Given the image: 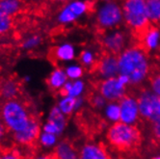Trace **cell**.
Returning <instances> with one entry per match:
<instances>
[{
    "instance_id": "1",
    "label": "cell",
    "mask_w": 160,
    "mask_h": 159,
    "mask_svg": "<svg viewBox=\"0 0 160 159\" xmlns=\"http://www.w3.org/2000/svg\"><path fill=\"white\" fill-rule=\"evenodd\" d=\"M106 140L113 152L120 159H137L141 157L143 135L135 124L116 122L108 128Z\"/></svg>"
},
{
    "instance_id": "2",
    "label": "cell",
    "mask_w": 160,
    "mask_h": 159,
    "mask_svg": "<svg viewBox=\"0 0 160 159\" xmlns=\"http://www.w3.org/2000/svg\"><path fill=\"white\" fill-rule=\"evenodd\" d=\"M119 72L128 78L129 86L142 85L150 71V55L140 48L129 45L118 58Z\"/></svg>"
},
{
    "instance_id": "3",
    "label": "cell",
    "mask_w": 160,
    "mask_h": 159,
    "mask_svg": "<svg viewBox=\"0 0 160 159\" xmlns=\"http://www.w3.org/2000/svg\"><path fill=\"white\" fill-rule=\"evenodd\" d=\"M35 116L31 111L30 105L22 97L1 102L0 120L9 134L22 130Z\"/></svg>"
},
{
    "instance_id": "4",
    "label": "cell",
    "mask_w": 160,
    "mask_h": 159,
    "mask_svg": "<svg viewBox=\"0 0 160 159\" xmlns=\"http://www.w3.org/2000/svg\"><path fill=\"white\" fill-rule=\"evenodd\" d=\"M122 17L129 31L130 43L138 41L152 24L146 15L143 0H123Z\"/></svg>"
},
{
    "instance_id": "5",
    "label": "cell",
    "mask_w": 160,
    "mask_h": 159,
    "mask_svg": "<svg viewBox=\"0 0 160 159\" xmlns=\"http://www.w3.org/2000/svg\"><path fill=\"white\" fill-rule=\"evenodd\" d=\"M90 86L109 102H118L128 91V86L119 79V77H110L105 79H95L90 81Z\"/></svg>"
},
{
    "instance_id": "6",
    "label": "cell",
    "mask_w": 160,
    "mask_h": 159,
    "mask_svg": "<svg viewBox=\"0 0 160 159\" xmlns=\"http://www.w3.org/2000/svg\"><path fill=\"white\" fill-rule=\"evenodd\" d=\"M122 12L115 3H109L102 8L97 17L95 33L97 38L105 36V33L120 25L122 20Z\"/></svg>"
},
{
    "instance_id": "7",
    "label": "cell",
    "mask_w": 160,
    "mask_h": 159,
    "mask_svg": "<svg viewBox=\"0 0 160 159\" xmlns=\"http://www.w3.org/2000/svg\"><path fill=\"white\" fill-rule=\"evenodd\" d=\"M118 58L119 57L108 51L99 49V52L97 54V58L94 59L93 64L89 67V72L91 74L103 77V79L117 77L120 74Z\"/></svg>"
},
{
    "instance_id": "8",
    "label": "cell",
    "mask_w": 160,
    "mask_h": 159,
    "mask_svg": "<svg viewBox=\"0 0 160 159\" xmlns=\"http://www.w3.org/2000/svg\"><path fill=\"white\" fill-rule=\"evenodd\" d=\"M77 119L80 128L91 138H93L95 135L101 133V131L107 126L104 119H102L97 113L87 109H82L81 111H79L77 114Z\"/></svg>"
},
{
    "instance_id": "9",
    "label": "cell",
    "mask_w": 160,
    "mask_h": 159,
    "mask_svg": "<svg viewBox=\"0 0 160 159\" xmlns=\"http://www.w3.org/2000/svg\"><path fill=\"white\" fill-rule=\"evenodd\" d=\"M41 133L40 120L37 116H35L30 121L26 127L18 132L12 133L11 135L16 144L24 147H31L38 143Z\"/></svg>"
},
{
    "instance_id": "10",
    "label": "cell",
    "mask_w": 160,
    "mask_h": 159,
    "mask_svg": "<svg viewBox=\"0 0 160 159\" xmlns=\"http://www.w3.org/2000/svg\"><path fill=\"white\" fill-rule=\"evenodd\" d=\"M119 106L121 109V119L120 121L128 124H139V112L136 98L127 92L119 101Z\"/></svg>"
},
{
    "instance_id": "11",
    "label": "cell",
    "mask_w": 160,
    "mask_h": 159,
    "mask_svg": "<svg viewBox=\"0 0 160 159\" xmlns=\"http://www.w3.org/2000/svg\"><path fill=\"white\" fill-rule=\"evenodd\" d=\"M23 94V80L17 75H11L0 80V99L2 101L12 100L22 97Z\"/></svg>"
},
{
    "instance_id": "12",
    "label": "cell",
    "mask_w": 160,
    "mask_h": 159,
    "mask_svg": "<svg viewBox=\"0 0 160 159\" xmlns=\"http://www.w3.org/2000/svg\"><path fill=\"white\" fill-rule=\"evenodd\" d=\"M99 49L108 51L119 57L121 53L124 50L125 42H127V34L124 32H116L110 36H103L97 38Z\"/></svg>"
},
{
    "instance_id": "13",
    "label": "cell",
    "mask_w": 160,
    "mask_h": 159,
    "mask_svg": "<svg viewBox=\"0 0 160 159\" xmlns=\"http://www.w3.org/2000/svg\"><path fill=\"white\" fill-rule=\"evenodd\" d=\"M67 126V118L59 109L58 106H54L48 118L47 123L42 127V131L54 134L58 137L61 135Z\"/></svg>"
},
{
    "instance_id": "14",
    "label": "cell",
    "mask_w": 160,
    "mask_h": 159,
    "mask_svg": "<svg viewBox=\"0 0 160 159\" xmlns=\"http://www.w3.org/2000/svg\"><path fill=\"white\" fill-rule=\"evenodd\" d=\"M78 159H112L103 143H87L78 152Z\"/></svg>"
},
{
    "instance_id": "15",
    "label": "cell",
    "mask_w": 160,
    "mask_h": 159,
    "mask_svg": "<svg viewBox=\"0 0 160 159\" xmlns=\"http://www.w3.org/2000/svg\"><path fill=\"white\" fill-rule=\"evenodd\" d=\"M52 154L55 159H78V152L74 144L68 140H63L57 144Z\"/></svg>"
},
{
    "instance_id": "16",
    "label": "cell",
    "mask_w": 160,
    "mask_h": 159,
    "mask_svg": "<svg viewBox=\"0 0 160 159\" xmlns=\"http://www.w3.org/2000/svg\"><path fill=\"white\" fill-rule=\"evenodd\" d=\"M74 57V50L71 44H64L62 47H54L48 51V59L54 64L58 61L72 60Z\"/></svg>"
},
{
    "instance_id": "17",
    "label": "cell",
    "mask_w": 160,
    "mask_h": 159,
    "mask_svg": "<svg viewBox=\"0 0 160 159\" xmlns=\"http://www.w3.org/2000/svg\"><path fill=\"white\" fill-rule=\"evenodd\" d=\"M23 0H0V11L7 15L18 17L25 10Z\"/></svg>"
},
{
    "instance_id": "18",
    "label": "cell",
    "mask_w": 160,
    "mask_h": 159,
    "mask_svg": "<svg viewBox=\"0 0 160 159\" xmlns=\"http://www.w3.org/2000/svg\"><path fill=\"white\" fill-rule=\"evenodd\" d=\"M147 81L152 93L160 97V65L157 62L151 63Z\"/></svg>"
},
{
    "instance_id": "19",
    "label": "cell",
    "mask_w": 160,
    "mask_h": 159,
    "mask_svg": "<svg viewBox=\"0 0 160 159\" xmlns=\"http://www.w3.org/2000/svg\"><path fill=\"white\" fill-rule=\"evenodd\" d=\"M67 79L68 76L64 71H62L61 69H56L50 73V75L47 79V84L51 91L58 92L67 82Z\"/></svg>"
},
{
    "instance_id": "20",
    "label": "cell",
    "mask_w": 160,
    "mask_h": 159,
    "mask_svg": "<svg viewBox=\"0 0 160 159\" xmlns=\"http://www.w3.org/2000/svg\"><path fill=\"white\" fill-rule=\"evenodd\" d=\"M83 99L81 97H67L60 100L58 107L65 116H71L72 113L82 105Z\"/></svg>"
},
{
    "instance_id": "21",
    "label": "cell",
    "mask_w": 160,
    "mask_h": 159,
    "mask_svg": "<svg viewBox=\"0 0 160 159\" xmlns=\"http://www.w3.org/2000/svg\"><path fill=\"white\" fill-rule=\"evenodd\" d=\"M17 23V17L7 15L0 11V39L7 38Z\"/></svg>"
},
{
    "instance_id": "22",
    "label": "cell",
    "mask_w": 160,
    "mask_h": 159,
    "mask_svg": "<svg viewBox=\"0 0 160 159\" xmlns=\"http://www.w3.org/2000/svg\"><path fill=\"white\" fill-rule=\"evenodd\" d=\"M145 7L148 20L158 27L160 24V0H147L145 1Z\"/></svg>"
},
{
    "instance_id": "23",
    "label": "cell",
    "mask_w": 160,
    "mask_h": 159,
    "mask_svg": "<svg viewBox=\"0 0 160 159\" xmlns=\"http://www.w3.org/2000/svg\"><path fill=\"white\" fill-rule=\"evenodd\" d=\"M151 137L148 142V150L160 151V122L150 124Z\"/></svg>"
},
{
    "instance_id": "24",
    "label": "cell",
    "mask_w": 160,
    "mask_h": 159,
    "mask_svg": "<svg viewBox=\"0 0 160 159\" xmlns=\"http://www.w3.org/2000/svg\"><path fill=\"white\" fill-rule=\"evenodd\" d=\"M86 100L95 109H99L105 103V99L102 97L96 90L91 88L86 94Z\"/></svg>"
},
{
    "instance_id": "25",
    "label": "cell",
    "mask_w": 160,
    "mask_h": 159,
    "mask_svg": "<svg viewBox=\"0 0 160 159\" xmlns=\"http://www.w3.org/2000/svg\"><path fill=\"white\" fill-rule=\"evenodd\" d=\"M0 159H24V157L16 147L0 146Z\"/></svg>"
},
{
    "instance_id": "26",
    "label": "cell",
    "mask_w": 160,
    "mask_h": 159,
    "mask_svg": "<svg viewBox=\"0 0 160 159\" xmlns=\"http://www.w3.org/2000/svg\"><path fill=\"white\" fill-rule=\"evenodd\" d=\"M38 142L40 143L41 146L44 147H55L57 145V136L54 134H50V133H47L42 131L40 135Z\"/></svg>"
},
{
    "instance_id": "27",
    "label": "cell",
    "mask_w": 160,
    "mask_h": 159,
    "mask_svg": "<svg viewBox=\"0 0 160 159\" xmlns=\"http://www.w3.org/2000/svg\"><path fill=\"white\" fill-rule=\"evenodd\" d=\"M107 117L114 122H118L121 119V109L118 102H110L106 109Z\"/></svg>"
},
{
    "instance_id": "28",
    "label": "cell",
    "mask_w": 160,
    "mask_h": 159,
    "mask_svg": "<svg viewBox=\"0 0 160 159\" xmlns=\"http://www.w3.org/2000/svg\"><path fill=\"white\" fill-rule=\"evenodd\" d=\"M68 8L74 14L75 17H78L79 15L87 12L86 2H84V3L83 2H74V3H72L71 5H68Z\"/></svg>"
},
{
    "instance_id": "29",
    "label": "cell",
    "mask_w": 160,
    "mask_h": 159,
    "mask_svg": "<svg viewBox=\"0 0 160 159\" xmlns=\"http://www.w3.org/2000/svg\"><path fill=\"white\" fill-rule=\"evenodd\" d=\"M84 89V84L81 81H75L72 82V88L70 90V93H68V97H77L79 95L82 93V91Z\"/></svg>"
},
{
    "instance_id": "30",
    "label": "cell",
    "mask_w": 160,
    "mask_h": 159,
    "mask_svg": "<svg viewBox=\"0 0 160 159\" xmlns=\"http://www.w3.org/2000/svg\"><path fill=\"white\" fill-rule=\"evenodd\" d=\"M67 76L70 77V78H72V79H75V78H79L83 75V69L80 67H70L67 69Z\"/></svg>"
},
{
    "instance_id": "31",
    "label": "cell",
    "mask_w": 160,
    "mask_h": 159,
    "mask_svg": "<svg viewBox=\"0 0 160 159\" xmlns=\"http://www.w3.org/2000/svg\"><path fill=\"white\" fill-rule=\"evenodd\" d=\"M75 17H76L74 16V14L67 7L63 10V12L61 13V15L59 17V20L62 22V23H67V22L72 21Z\"/></svg>"
},
{
    "instance_id": "32",
    "label": "cell",
    "mask_w": 160,
    "mask_h": 159,
    "mask_svg": "<svg viewBox=\"0 0 160 159\" xmlns=\"http://www.w3.org/2000/svg\"><path fill=\"white\" fill-rule=\"evenodd\" d=\"M79 61L83 66L85 67H89L93 64L94 62V58H93V55L91 54L88 51H82L81 54H80V57H79Z\"/></svg>"
},
{
    "instance_id": "33",
    "label": "cell",
    "mask_w": 160,
    "mask_h": 159,
    "mask_svg": "<svg viewBox=\"0 0 160 159\" xmlns=\"http://www.w3.org/2000/svg\"><path fill=\"white\" fill-rule=\"evenodd\" d=\"M41 42H42V38L40 36H38V35L33 36V37H31V38H29L23 42V43H22V47L30 48L33 47H36V45H38Z\"/></svg>"
},
{
    "instance_id": "34",
    "label": "cell",
    "mask_w": 160,
    "mask_h": 159,
    "mask_svg": "<svg viewBox=\"0 0 160 159\" xmlns=\"http://www.w3.org/2000/svg\"><path fill=\"white\" fill-rule=\"evenodd\" d=\"M8 130L6 128V127L4 126V123L1 122V120H0V146L2 145V143L4 142L6 136L8 134Z\"/></svg>"
},
{
    "instance_id": "35",
    "label": "cell",
    "mask_w": 160,
    "mask_h": 159,
    "mask_svg": "<svg viewBox=\"0 0 160 159\" xmlns=\"http://www.w3.org/2000/svg\"><path fill=\"white\" fill-rule=\"evenodd\" d=\"M30 159H55L53 154H42V155H38V156H34L31 157Z\"/></svg>"
},
{
    "instance_id": "36",
    "label": "cell",
    "mask_w": 160,
    "mask_h": 159,
    "mask_svg": "<svg viewBox=\"0 0 160 159\" xmlns=\"http://www.w3.org/2000/svg\"><path fill=\"white\" fill-rule=\"evenodd\" d=\"M154 58H155L156 62L160 65V54H155L154 55Z\"/></svg>"
},
{
    "instance_id": "37",
    "label": "cell",
    "mask_w": 160,
    "mask_h": 159,
    "mask_svg": "<svg viewBox=\"0 0 160 159\" xmlns=\"http://www.w3.org/2000/svg\"><path fill=\"white\" fill-rule=\"evenodd\" d=\"M50 1H52V2H59V3H65V2H67V1H68V0H50Z\"/></svg>"
},
{
    "instance_id": "38",
    "label": "cell",
    "mask_w": 160,
    "mask_h": 159,
    "mask_svg": "<svg viewBox=\"0 0 160 159\" xmlns=\"http://www.w3.org/2000/svg\"><path fill=\"white\" fill-rule=\"evenodd\" d=\"M4 48H5V47H1V45H0V52H1Z\"/></svg>"
},
{
    "instance_id": "39",
    "label": "cell",
    "mask_w": 160,
    "mask_h": 159,
    "mask_svg": "<svg viewBox=\"0 0 160 159\" xmlns=\"http://www.w3.org/2000/svg\"><path fill=\"white\" fill-rule=\"evenodd\" d=\"M152 159H160V156H156V157H153Z\"/></svg>"
},
{
    "instance_id": "40",
    "label": "cell",
    "mask_w": 160,
    "mask_h": 159,
    "mask_svg": "<svg viewBox=\"0 0 160 159\" xmlns=\"http://www.w3.org/2000/svg\"><path fill=\"white\" fill-rule=\"evenodd\" d=\"M158 50H159V52H160V45H159V47H158Z\"/></svg>"
},
{
    "instance_id": "41",
    "label": "cell",
    "mask_w": 160,
    "mask_h": 159,
    "mask_svg": "<svg viewBox=\"0 0 160 159\" xmlns=\"http://www.w3.org/2000/svg\"><path fill=\"white\" fill-rule=\"evenodd\" d=\"M0 72H1V67H0Z\"/></svg>"
},
{
    "instance_id": "42",
    "label": "cell",
    "mask_w": 160,
    "mask_h": 159,
    "mask_svg": "<svg viewBox=\"0 0 160 159\" xmlns=\"http://www.w3.org/2000/svg\"><path fill=\"white\" fill-rule=\"evenodd\" d=\"M158 28H159V29H160V24H159V26H158Z\"/></svg>"
},
{
    "instance_id": "43",
    "label": "cell",
    "mask_w": 160,
    "mask_h": 159,
    "mask_svg": "<svg viewBox=\"0 0 160 159\" xmlns=\"http://www.w3.org/2000/svg\"><path fill=\"white\" fill-rule=\"evenodd\" d=\"M143 1H147V0H143Z\"/></svg>"
}]
</instances>
